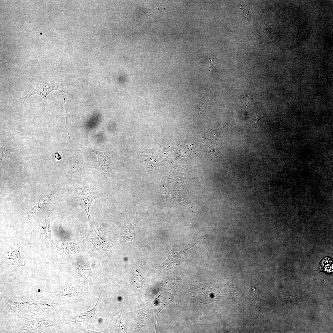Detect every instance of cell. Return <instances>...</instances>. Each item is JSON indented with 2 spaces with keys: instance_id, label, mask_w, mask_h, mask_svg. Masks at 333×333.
Returning a JSON list of instances; mask_svg holds the SVG:
<instances>
[{
  "instance_id": "obj_3",
  "label": "cell",
  "mask_w": 333,
  "mask_h": 333,
  "mask_svg": "<svg viewBox=\"0 0 333 333\" xmlns=\"http://www.w3.org/2000/svg\"><path fill=\"white\" fill-rule=\"evenodd\" d=\"M56 325V319L48 315L42 317H35L27 314L24 323L16 331L29 332L35 330H43Z\"/></svg>"
},
{
  "instance_id": "obj_14",
  "label": "cell",
  "mask_w": 333,
  "mask_h": 333,
  "mask_svg": "<svg viewBox=\"0 0 333 333\" xmlns=\"http://www.w3.org/2000/svg\"><path fill=\"white\" fill-rule=\"evenodd\" d=\"M320 268L325 272L328 273L331 272L333 269L332 260L328 257L324 258L320 263Z\"/></svg>"
},
{
  "instance_id": "obj_10",
  "label": "cell",
  "mask_w": 333,
  "mask_h": 333,
  "mask_svg": "<svg viewBox=\"0 0 333 333\" xmlns=\"http://www.w3.org/2000/svg\"><path fill=\"white\" fill-rule=\"evenodd\" d=\"M5 301L7 312L14 316L24 310L30 303L28 300L21 302L13 301L7 297L5 298Z\"/></svg>"
},
{
  "instance_id": "obj_13",
  "label": "cell",
  "mask_w": 333,
  "mask_h": 333,
  "mask_svg": "<svg viewBox=\"0 0 333 333\" xmlns=\"http://www.w3.org/2000/svg\"><path fill=\"white\" fill-rule=\"evenodd\" d=\"M112 310L115 316L118 330L127 333V329L124 326L121 321L118 308L116 307H114L113 308Z\"/></svg>"
},
{
  "instance_id": "obj_8",
  "label": "cell",
  "mask_w": 333,
  "mask_h": 333,
  "mask_svg": "<svg viewBox=\"0 0 333 333\" xmlns=\"http://www.w3.org/2000/svg\"><path fill=\"white\" fill-rule=\"evenodd\" d=\"M90 151L95 153L97 157V162L93 167L98 170L105 176H107L109 173L111 159L107 152H100L90 148Z\"/></svg>"
},
{
  "instance_id": "obj_15",
  "label": "cell",
  "mask_w": 333,
  "mask_h": 333,
  "mask_svg": "<svg viewBox=\"0 0 333 333\" xmlns=\"http://www.w3.org/2000/svg\"><path fill=\"white\" fill-rule=\"evenodd\" d=\"M135 230L133 227H129L126 228L123 233L124 238L126 241H130L134 239Z\"/></svg>"
},
{
  "instance_id": "obj_6",
  "label": "cell",
  "mask_w": 333,
  "mask_h": 333,
  "mask_svg": "<svg viewBox=\"0 0 333 333\" xmlns=\"http://www.w3.org/2000/svg\"><path fill=\"white\" fill-rule=\"evenodd\" d=\"M57 297H68L74 298L78 301L81 300V293L72 284H64L59 285L54 291L48 293Z\"/></svg>"
},
{
  "instance_id": "obj_7",
  "label": "cell",
  "mask_w": 333,
  "mask_h": 333,
  "mask_svg": "<svg viewBox=\"0 0 333 333\" xmlns=\"http://www.w3.org/2000/svg\"><path fill=\"white\" fill-rule=\"evenodd\" d=\"M54 90L60 91L62 94L63 97H64L62 91L59 88L48 83L44 82L38 79L37 87L33 91L25 96L17 99L16 100L22 101L24 102L31 96L36 94L40 95L43 98H44L46 97L51 92Z\"/></svg>"
},
{
  "instance_id": "obj_5",
  "label": "cell",
  "mask_w": 333,
  "mask_h": 333,
  "mask_svg": "<svg viewBox=\"0 0 333 333\" xmlns=\"http://www.w3.org/2000/svg\"><path fill=\"white\" fill-rule=\"evenodd\" d=\"M101 293L97 302L94 307L91 310L79 314L72 316H70L65 319L63 323L68 324L74 322L85 323H100L101 322L102 319L98 317L96 313V310L97 308V304L101 297Z\"/></svg>"
},
{
  "instance_id": "obj_11",
  "label": "cell",
  "mask_w": 333,
  "mask_h": 333,
  "mask_svg": "<svg viewBox=\"0 0 333 333\" xmlns=\"http://www.w3.org/2000/svg\"><path fill=\"white\" fill-rule=\"evenodd\" d=\"M77 277L80 282L88 281L91 273V268L87 264L82 265L77 263Z\"/></svg>"
},
{
  "instance_id": "obj_2",
  "label": "cell",
  "mask_w": 333,
  "mask_h": 333,
  "mask_svg": "<svg viewBox=\"0 0 333 333\" xmlns=\"http://www.w3.org/2000/svg\"><path fill=\"white\" fill-rule=\"evenodd\" d=\"M191 295L200 302L208 304L220 300L222 293L219 285L214 282L192 283L187 288Z\"/></svg>"
},
{
  "instance_id": "obj_16",
  "label": "cell",
  "mask_w": 333,
  "mask_h": 333,
  "mask_svg": "<svg viewBox=\"0 0 333 333\" xmlns=\"http://www.w3.org/2000/svg\"><path fill=\"white\" fill-rule=\"evenodd\" d=\"M163 7L161 5H157L154 6L148 11V14L150 15L154 14L160 12L163 10Z\"/></svg>"
},
{
  "instance_id": "obj_1",
  "label": "cell",
  "mask_w": 333,
  "mask_h": 333,
  "mask_svg": "<svg viewBox=\"0 0 333 333\" xmlns=\"http://www.w3.org/2000/svg\"><path fill=\"white\" fill-rule=\"evenodd\" d=\"M30 303L24 309L27 314L45 316L53 312L57 306L64 304L61 298L48 293V295H37L29 301Z\"/></svg>"
},
{
  "instance_id": "obj_9",
  "label": "cell",
  "mask_w": 333,
  "mask_h": 333,
  "mask_svg": "<svg viewBox=\"0 0 333 333\" xmlns=\"http://www.w3.org/2000/svg\"><path fill=\"white\" fill-rule=\"evenodd\" d=\"M98 231V235L97 237L93 238H87V241L91 243L93 245V251H94L99 250L104 251L109 258V253L108 246L107 240L102 233L97 228Z\"/></svg>"
},
{
  "instance_id": "obj_17",
  "label": "cell",
  "mask_w": 333,
  "mask_h": 333,
  "mask_svg": "<svg viewBox=\"0 0 333 333\" xmlns=\"http://www.w3.org/2000/svg\"><path fill=\"white\" fill-rule=\"evenodd\" d=\"M55 157L56 160H60L61 159V157L59 154L57 153H56L55 154Z\"/></svg>"
},
{
  "instance_id": "obj_12",
  "label": "cell",
  "mask_w": 333,
  "mask_h": 333,
  "mask_svg": "<svg viewBox=\"0 0 333 333\" xmlns=\"http://www.w3.org/2000/svg\"><path fill=\"white\" fill-rule=\"evenodd\" d=\"M168 304L167 301L162 297L155 300L154 303V308L156 317V325L158 315L161 310Z\"/></svg>"
},
{
  "instance_id": "obj_4",
  "label": "cell",
  "mask_w": 333,
  "mask_h": 333,
  "mask_svg": "<svg viewBox=\"0 0 333 333\" xmlns=\"http://www.w3.org/2000/svg\"><path fill=\"white\" fill-rule=\"evenodd\" d=\"M76 192L78 201L80 205L85 211L88 219L89 229L88 235L90 233L92 225V221L90 215L89 208L92 204L93 199L99 196H96L94 193L91 191L90 188L84 189L82 188L77 185H75Z\"/></svg>"
}]
</instances>
